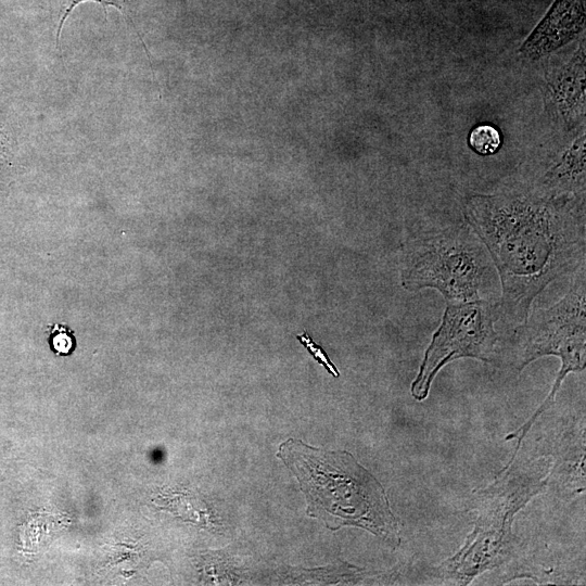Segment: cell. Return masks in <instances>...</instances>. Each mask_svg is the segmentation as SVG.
Masks as SVG:
<instances>
[{"instance_id":"1","label":"cell","mask_w":586,"mask_h":586,"mask_svg":"<svg viewBox=\"0 0 586 586\" xmlns=\"http://www.w3.org/2000/svg\"><path fill=\"white\" fill-rule=\"evenodd\" d=\"M463 216L495 266L507 322L521 323L549 283L585 263V196L546 195L521 183L470 196Z\"/></svg>"},{"instance_id":"2","label":"cell","mask_w":586,"mask_h":586,"mask_svg":"<svg viewBox=\"0 0 586 586\" xmlns=\"http://www.w3.org/2000/svg\"><path fill=\"white\" fill-rule=\"evenodd\" d=\"M296 476L307 512L330 530L352 525L369 531L393 547L399 526L379 481L347 451H324L291 438L277 454Z\"/></svg>"},{"instance_id":"3","label":"cell","mask_w":586,"mask_h":586,"mask_svg":"<svg viewBox=\"0 0 586 586\" xmlns=\"http://www.w3.org/2000/svg\"><path fill=\"white\" fill-rule=\"evenodd\" d=\"M586 265L573 273L566 293L553 305L532 308L528 316L511 332L507 342L508 362L518 371L544 356H556L561 367L544 403L533 416L506 441L517 440L510 460L515 458L521 443L536 419L556 399V395L570 372H581L586 366Z\"/></svg>"},{"instance_id":"4","label":"cell","mask_w":586,"mask_h":586,"mask_svg":"<svg viewBox=\"0 0 586 586\" xmlns=\"http://www.w3.org/2000/svg\"><path fill=\"white\" fill-rule=\"evenodd\" d=\"M400 273L407 291L434 289L447 304H458L485 300L497 271L482 241L462 224L410 241Z\"/></svg>"},{"instance_id":"5","label":"cell","mask_w":586,"mask_h":586,"mask_svg":"<svg viewBox=\"0 0 586 586\" xmlns=\"http://www.w3.org/2000/svg\"><path fill=\"white\" fill-rule=\"evenodd\" d=\"M546 482L509 466L502 469L487 488L473 499L474 528L462 548L438 568L441 576L451 583L468 585L479 574L504 563L512 551L511 524L514 514Z\"/></svg>"},{"instance_id":"6","label":"cell","mask_w":586,"mask_h":586,"mask_svg":"<svg viewBox=\"0 0 586 586\" xmlns=\"http://www.w3.org/2000/svg\"><path fill=\"white\" fill-rule=\"evenodd\" d=\"M499 319L498 300L447 304L411 383V395L425 399L440 370L456 359L494 361L499 342L495 322Z\"/></svg>"},{"instance_id":"7","label":"cell","mask_w":586,"mask_h":586,"mask_svg":"<svg viewBox=\"0 0 586 586\" xmlns=\"http://www.w3.org/2000/svg\"><path fill=\"white\" fill-rule=\"evenodd\" d=\"M585 67L586 47L583 39L570 60L551 67L545 75V107L568 131L585 123Z\"/></svg>"},{"instance_id":"8","label":"cell","mask_w":586,"mask_h":586,"mask_svg":"<svg viewBox=\"0 0 586 586\" xmlns=\"http://www.w3.org/2000/svg\"><path fill=\"white\" fill-rule=\"evenodd\" d=\"M585 143L583 131L569 144L535 165L530 180L524 183L546 195L585 196Z\"/></svg>"},{"instance_id":"9","label":"cell","mask_w":586,"mask_h":586,"mask_svg":"<svg viewBox=\"0 0 586 586\" xmlns=\"http://www.w3.org/2000/svg\"><path fill=\"white\" fill-rule=\"evenodd\" d=\"M585 0H553L519 48L522 58L537 61L564 47L585 29Z\"/></svg>"},{"instance_id":"10","label":"cell","mask_w":586,"mask_h":586,"mask_svg":"<svg viewBox=\"0 0 586 586\" xmlns=\"http://www.w3.org/2000/svg\"><path fill=\"white\" fill-rule=\"evenodd\" d=\"M557 450L555 466L546 482L559 485L560 491L566 494H581L585 488L584 426L577 434L563 436Z\"/></svg>"},{"instance_id":"11","label":"cell","mask_w":586,"mask_h":586,"mask_svg":"<svg viewBox=\"0 0 586 586\" xmlns=\"http://www.w3.org/2000/svg\"><path fill=\"white\" fill-rule=\"evenodd\" d=\"M468 144L480 155L495 154L501 146L500 131L493 124H477L469 132Z\"/></svg>"},{"instance_id":"12","label":"cell","mask_w":586,"mask_h":586,"mask_svg":"<svg viewBox=\"0 0 586 586\" xmlns=\"http://www.w3.org/2000/svg\"><path fill=\"white\" fill-rule=\"evenodd\" d=\"M48 341L51 349L58 355H71L76 347L74 331L62 323L49 326Z\"/></svg>"},{"instance_id":"13","label":"cell","mask_w":586,"mask_h":586,"mask_svg":"<svg viewBox=\"0 0 586 586\" xmlns=\"http://www.w3.org/2000/svg\"><path fill=\"white\" fill-rule=\"evenodd\" d=\"M297 339L301 341V343L304 344V346L309 351V353L313 355V357L321 365L326 367V369L333 375L339 377L340 373L337 369L334 367V365L331 362L327 354L323 352V349L316 345L313 340L308 336L307 333H303L302 335H297Z\"/></svg>"},{"instance_id":"14","label":"cell","mask_w":586,"mask_h":586,"mask_svg":"<svg viewBox=\"0 0 586 586\" xmlns=\"http://www.w3.org/2000/svg\"><path fill=\"white\" fill-rule=\"evenodd\" d=\"M82 1H86V0H66V5L62 11V15H61V18H60V24H59V27H58L56 42H59V40H60V35H61V31H62V27H63L67 16L71 14L72 10ZM92 1H97V2L101 3L104 8L105 7H114V8L118 9L122 13L125 12V8H126V5L128 3V0H92Z\"/></svg>"},{"instance_id":"15","label":"cell","mask_w":586,"mask_h":586,"mask_svg":"<svg viewBox=\"0 0 586 586\" xmlns=\"http://www.w3.org/2000/svg\"><path fill=\"white\" fill-rule=\"evenodd\" d=\"M395 1L409 2V1H411V0H395Z\"/></svg>"}]
</instances>
